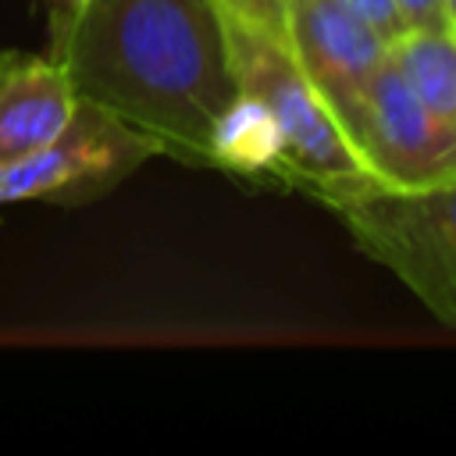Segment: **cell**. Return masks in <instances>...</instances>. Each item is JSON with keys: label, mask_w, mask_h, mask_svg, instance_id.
Returning a JSON list of instances; mask_svg holds the SVG:
<instances>
[{"label": "cell", "mask_w": 456, "mask_h": 456, "mask_svg": "<svg viewBox=\"0 0 456 456\" xmlns=\"http://www.w3.org/2000/svg\"><path fill=\"white\" fill-rule=\"evenodd\" d=\"M75 96L157 142L160 157L207 164L210 128L235 96L217 0H86L50 7V50Z\"/></svg>", "instance_id": "6da1fadb"}, {"label": "cell", "mask_w": 456, "mask_h": 456, "mask_svg": "<svg viewBox=\"0 0 456 456\" xmlns=\"http://www.w3.org/2000/svg\"><path fill=\"white\" fill-rule=\"evenodd\" d=\"M221 32L235 89H246L267 103L285 135V185L303 189L324 207L342 196L374 189L360 153L353 150L338 114L303 75L289 46L267 28L232 14L217 4Z\"/></svg>", "instance_id": "7a4b0ae2"}, {"label": "cell", "mask_w": 456, "mask_h": 456, "mask_svg": "<svg viewBox=\"0 0 456 456\" xmlns=\"http://www.w3.org/2000/svg\"><path fill=\"white\" fill-rule=\"evenodd\" d=\"M349 239L392 271L435 321L456 328V185L363 189L328 207Z\"/></svg>", "instance_id": "3957f363"}, {"label": "cell", "mask_w": 456, "mask_h": 456, "mask_svg": "<svg viewBox=\"0 0 456 456\" xmlns=\"http://www.w3.org/2000/svg\"><path fill=\"white\" fill-rule=\"evenodd\" d=\"M335 114L374 185H456V128L420 103L392 57H385Z\"/></svg>", "instance_id": "277c9868"}, {"label": "cell", "mask_w": 456, "mask_h": 456, "mask_svg": "<svg viewBox=\"0 0 456 456\" xmlns=\"http://www.w3.org/2000/svg\"><path fill=\"white\" fill-rule=\"evenodd\" d=\"M160 157L157 142L121 125L107 110L82 103L71 121L39 150L0 167V207L4 203H82L96 200L135 167Z\"/></svg>", "instance_id": "5b68a950"}, {"label": "cell", "mask_w": 456, "mask_h": 456, "mask_svg": "<svg viewBox=\"0 0 456 456\" xmlns=\"http://www.w3.org/2000/svg\"><path fill=\"white\" fill-rule=\"evenodd\" d=\"M281 39L331 110L388 57V39L342 0H285Z\"/></svg>", "instance_id": "8992f818"}, {"label": "cell", "mask_w": 456, "mask_h": 456, "mask_svg": "<svg viewBox=\"0 0 456 456\" xmlns=\"http://www.w3.org/2000/svg\"><path fill=\"white\" fill-rule=\"evenodd\" d=\"M78 96L50 53H0V167L46 146L75 114Z\"/></svg>", "instance_id": "52a82bcc"}, {"label": "cell", "mask_w": 456, "mask_h": 456, "mask_svg": "<svg viewBox=\"0 0 456 456\" xmlns=\"http://www.w3.org/2000/svg\"><path fill=\"white\" fill-rule=\"evenodd\" d=\"M207 157H210V167H217V171L285 185L281 125L267 110V103L246 89H235V96L214 118Z\"/></svg>", "instance_id": "ba28073f"}, {"label": "cell", "mask_w": 456, "mask_h": 456, "mask_svg": "<svg viewBox=\"0 0 456 456\" xmlns=\"http://www.w3.org/2000/svg\"><path fill=\"white\" fill-rule=\"evenodd\" d=\"M388 57L420 103L456 128V32L406 28L388 43Z\"/></svg>", "instance_id": "9c48e42d"}, {"label": "cell", "mask_w": 456, "mask_h": 456, "mask_svg": "<svg viewBox=\"0 0 456 456\" xmlns=\"http://www.w3.org/2000/svg\"><path fill=\"white\" fill-rule=\"evenodd\" d=\"M221 7H228L232 14H239V18H246V21H253V25H260V28H267L271 36H278L281 39V32H285V0H217ZM285 43V39H281Z\"/></svg>", "instance_id": "30bf717a"}, {"label": "cell", "mask_w": 456, "mask_h": 456, "mask_svg": "<svg viewBox=\"0 0 456 456\" xmlns=\"http://www.w3.org/2000/svg\"><path fill=\"white\" fill-rule=\"evenodd\" d=\"M346 7H353L370 28H378L388 43L392 39H399L403 32H406V21H403V14H399V7H395V0H342Z\"/></svg>", "instance_id": "8fae6325"}, {"label": "cell", "mask_w": 456, "mask_h": 456, "mask_svg": "<svg viewBox=\"0 0 456 456\" xmlns=\"http://www.w3.org/2000/svg\"><path fill=\"white\" fill-rule=\"evenodd\" d=\"M406 28H431V32H456L445 0H395Z\"/></svg>", "instance_id": "7c38bea8"}, {"label": "cell", "mask_w": 456, "mask_h": 456, "mask_svg": "<svg viewBox=\"0 0 456 456\" xmlns=\"http://www.w3.org/2000/svg\"><path fill=\"white\" fill-rule=\"evenodd\" d=\"M86 0H50V7H57V11H75V7H82Z\"/></svg>", "instance_id": "4fadbf2b"}, {"label": "cell", "mask_w": 456, "mask_h": 456, "mask_svg": "<svg viewBox=\"0 0 456 456\" xmlns=\"http://www.w3.org/2000/svg\"><path fill=\"white\" fill-rule=\"evenodd\" d=\"M445 7H449V18H452V25H456V0H445Z\"/></svg>", "instance_id": "5bb4252c"}]
</instances>
